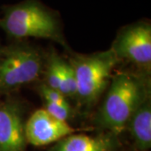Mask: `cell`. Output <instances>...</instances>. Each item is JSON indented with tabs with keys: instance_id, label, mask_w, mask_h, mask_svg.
Here are the masks:
<instances>
[{
	"instance_id": "cell-9",
	"label": "cell",
	"mask_w": 151,
	"mask_h": 151,
	"mask_svg": "<svg viewBox=\"0 0 151 151\" xmlns=\"http://www.w3.org/2000/svg\"><path fill=\"white\" fill-rule=\"evenodd\" d=\"M127 126L136 146L140 150H150L151 147V104L147 97L135 111Z\"/></svg>"
},
{
	"instance_id": "cell-11",
	"label": "cell",
	"mask_w": 151,
	"mask_h": 151,
	"mask_svg": "<svg viewBox=\"0 0 151 151\" xmlns=\"http://www.w3.org/2000/svg\"><path fill=\"white\" fill-rule=\"evenodd\" d=\"M60 61L61 58L53 53L50 58L47 70V86L57 91H59L60 78Z\"/></svg>"
},
{
	"instance_id": "cell-4",
	"label": "cell",
	"mask_w": 151,
	"mask_h": 151,
	"mask_svg": "<svg viewBox=\"0 0 151 151\" xmlns=\"http://www.w3.org/2000/svg\"><path fill=\"white\" fill-rule=\"evenodd\" d=\"M42 69L41 55L27 45L7 49L0 58V90H12L36 80Z\"/></svg>"
},
{
	"instance_id": "cell-5",
	"label": "cell",
	"mask_w": 151,
	"mask_h": 151,
	"mask_svg": "<svg viewBox=\"0 0 151 151\" xmlns=\"http://www.w3.org/2000/svg\"><path fill=\"white\" fill-rule=\"evenodd\" d=\"M112 50L119 60H128L138 65L151 62V27L145 22L129 25L119 33Z\"/></svg>"
},
{
	"instance_id": "cell-6",
	"label": "cell",
	"mask_w": 151,
	"mask_h": 151,
	"mask_svg": "<svg viewBox=\"0 0 151 151\" xmlns=\"http://www.w3.org/2000/svg\"><path fill=\"white\" fill-rule=\"evenodd\" d=\"M24 132L28 143L34 146H45L74 134L75 129L67 121L55 119L42 108L32 113L24 124Z\"/></svg>"
},
{
	"instance_id": "cell-12",
	"label": "cell",
	"mask_w": 151,
	"mask_h": 151,
	"mask_svg": "<svg viewBox=\"0 0 151 151\" xmlns=\"http://www.w3.org/2000/svg\"><path fill=\"white\" fill-rule=\"evenodd\" d=\"M45 102V108L44 109L47 113L54 117L55 119L67 121V119L70 118V105H60L55 103Z\"/></svg>"
},
{
	"instance_id": "cell-1",
	"label": "cell",
	"mask_w": 151,
	"mask_h": 151,
	"mask_svg": "<svg viewBox=\"0 0 151 151\" xmlns=\"http://www.w3.org/2000/svg\"><path fill=\"white\" fill-rule=\"evenodd\" d=\"M148 97V90L140 78L129 73L113 77L104 99L98 122L117 135L127 127L135 111Z\"/></svg>"
},
{
	"instance_id": "cell-10",
	"label": "cell",
	"mask_w": 151,
	"mask_h": 151,
	"mask_svg": "<svg viewBox=\"0 0 151 151\" xmlns=\"http://www.w3.org/2000/svg\"><path fill=\"white\" fill-rule=\"evenodd\" d=\"M61 71L64 77L65 85L66 97H76L77 96V83L76 73L70 63L61 60Z\"/></svg>"
},
{
	"instance_id": "cell-2",
	"label": "cell",
	"mask_w": 151,
	"mask_h": 151,
	"mask_svg": "<svg viewBox=\"0 0 151 151\" xmlns=\"http://www.w3.org/2000/svg\"><path fill=\"white\" fill-rule=\"evenodd\" d=\"M0 27L13 38L47 39L64 44L58 19L37 0L7 7Z\"/></svg>"
},
{
	"instance_id": "cell-7",
	"label": "cell",
	"mask_w": 151,
	"mask_h": 151,
	"mask_svg": "<svg viewBox=\"0 0 151 151\" xmlns=\"http://www.w3.org/2000/svg\"><path fill=\"white\" fill-rule=\"evenodd\" d=\"M24 124L21 108L16 103L0 106V151H25Z\"/></svg>"
},
{
	"instance_id": "cell-13",
	"label": "cell",
	"mask_w": 151,
	"mask_h": 151,
	"mask_svg": "<svg viewBox=\"0 0 151 151\" xmlns=\"http://www.w3.org/2000/svg\"><path fill=\"white\" fill-rule=\"evenodd\" d=\"M40 92L44 101L49 103L60 104V105H69L65 97L59 91L49 87L47 85H42L40 87Z\"/></svg>"
},
{
	"instance_id": "cell-8",
	"label": "cell",
	"mask_w": 151,
	"mask_h": 151,
	"mask_svg": "<svg viewBox=\"0 0 151 151\" xmlns=\"http://www.w3.org/2000/svg\"><path fill=\"white\" fill-rule=\"evenodd\" d=\"M119 142L112 133L98 135H68L55 143L50 151H116Z\"/></svg>"
},
{
	"instance_id": "cell-3",
	"label": "cell",
	"mask_w": 151,
	"mask_h": 151,
	"mask_svg": "<svg viewBox=\"0 0 151 151\" xmlns=\"http://www.w3.org/2000/svg\"><path fill=\"white\" fill-rule=\"evenodd\" d=\"M119 59L112 49L90 55L77 56L71 62L77 83V96L82 102L92 103L103 93L111 80Z\"/></svg>"
}]
</instances>
